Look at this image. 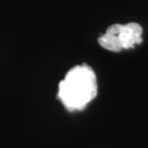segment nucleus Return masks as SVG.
<instances>
[{
  "label": "nucleus",
  "instance_id": "1",
  "mask_svg": "<svg viewBox=\"0 0 148 148\" xmlns=\"http://www.w3.org/2000/svg\"><path fill=\"white\" fill-rule=\"evenodd\" d=\"M97 81L90 66H75L58 86V97L70 110H82L97 95Z\"/></svg>",
  "mask_w": 148,
  "mask_h": 148
},
{
  "label": "nucleus",
  "instance_id": "2",
  "mask_svg": "<svg viewBox=\"0 0 148 148\" xmlns=\"http://www.w3.org/2000/svg\"><path fill=\"white\" fill-rule=\"evenodd\" d=\"M143 27L136 22L125 25L114 24L107 28L104 35L99 37L98 43L107 50L119 52L143 42Z\"/></svg>",
  "mask_w": 148,
  "mask_h": 148
}]
</instances>
